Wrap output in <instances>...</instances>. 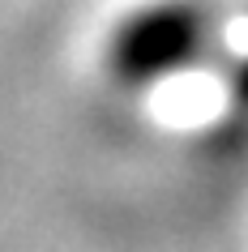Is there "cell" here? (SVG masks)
I'll use <instances>...</instances> for the list:
<instances>
[{"mask_svg": "<svg viewBox=\"0 0 248 252\" xmlns=\"http://www.w3.org/2000/svg\"><path fill=\"white\" fill-rule=\"evenodd\" d=\"M188 47V22L180 13H158V17H145L137 26H129L116 43V68L124 77L142 81V77H154L163 68H176V60L184 56Z\"/></svg>", "mask_w": 248, "mask_h": 252, "instance_id": "cell-1", "label": "cell"}]
</instances>
